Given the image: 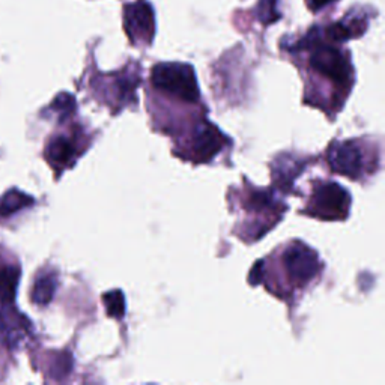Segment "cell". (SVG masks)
<instances>
[{
    "mask_svg": "<svg viewBox=\"0 0 385 385\" xmlns=\"http://www.w3.org/2000/svg\"><path fill=\"white\" fill-rule=\"evenodd\" d=\"M298 48H312V56H310V67L315 72L320 74L322 77L330 80L336 88L342 91L343 95L351 91L354 82V69L351 62L336 47L327 44H320L316 38V32L306 38Z\"/></svg>",
    "mask_w": 385,
    "mask_h": 385,
    "instance_id": "1",
    "label": "cell"
},
{
    "mask_svg": "<svg viewBox=\"0 0 385 385\" xmlns=\"http://www.w3.org/2000/svg\"><path fill=\"white\" fill-rule=\"evenodd\" d=\"M151 82L158 92L187 104H196L201 98L194 69L187 64H158L152 68Z\"/></svg>",
    "mask_w": 385,
    "mask_h": 385,
    "instance_id": "2",
    "label": "cell"
},
{
    "mask_svg": "<svg viewBox=\"0 0 385 385\" xmlns=\"http://www.w3.org/2000/svg\"><path fill=\"white\" fill-rule=\"evenodd\" d=\"M283 274L286 276L288 291L303 289L308 283H312L315 277L319 276L322 269V262L316 252L307 247L304 242L294 241L284 247V250L279 256Z\"/></svg>",
    "mask_w": 385,
    "mask_h": 385,
    "instance_id": "3",
    "label": "cell"
},
{
    "mask_svg": "<svg viewBox=\"0 0 385 385\" xmlns=\"http://www.w3.org/2000/svg\"><path fill=\"white\" fill-rule=\"evenodd\" d=\"M362 140L333 142L328 147L327 161L333 172L351 179H362L364 173L375 172L378 163L374 160L378 157H369Z\"/></svg>",
    "mask_w": 385,
    "mask_h": 385,
    "instance_id": "4",
    "label": "cell"
},
{
    "mask_svg": "<svg viewBox=\"0 0 385 385\" xmlns=\"http://www.w3.org/2000/svg\"><path fill=\"white\" fill-rule=\"evenodd\" d=\"M351 209V196L340 184L331 181L316 182L303 214L334 221L345 220Z\"/></svg>",
    "mask_w": 385,
    "mask_h": 385,
    "instance_id": "5",
    "label": "cell"
},
{
    "mask_svg": "<svg viewBox=\"0 0 385 385\" xmlns=\"http://www.w3.org/2000/svg\"><path fill=\"white\" fill-rule=\"evenodd\" d=\"M228 143L229 139L213 123H209L206 119L199 121L182 140L181 157L191 160L193 163H208L220 154Z\"/></svg>",
    "mask_w": 385,
    "mask_h": 385,
    "instance_id": "6",
    "label": "cell"
},
{
    "mask_svg": "<svg viewBox=\"0 0 385 385\" xmlns=\"http://www.w3.org/2000/svg\"><path fill=\"white\" fill-rule=\"evenodd\" d=\"M125 30L133 44H151L155 35V18L151 5L143 0L127 5Z\"/></svg>",
    "mask_w": 385,
    "mask_h": 385,
    "instance_id": "7",
    "label": "cell"
},
{
    "mask_svg": "<svg viewBox=\"0 0 385 385\" xmlns=\"http://www.w3.org/2000/svg\"><path fill=\"white\" fill-rule=\"evenodd\" d=\"M301 170H303L301 160L280 155L274 161V164H272V178H274L279 189L289 191L292 189L295 178L300 175Z\"/></svg>",
    "mask_w": 385,
    "mask_h": 385,
    "instance_id": "8",
    "label": "cell"
},
{
    "mask_svg": "<svg viewBox=\"0 0 385 385\" xmlns=\"http://www.w3.org/2000/svg\"><path fill=\"white\" fill-rule=\"evenodd\" d=\"M74 155H76V146L65 135H57L47 146V160L56 167L69 164Z\"/></svg>",
    "mask_w": 385,
    "mask_h": 385,
    "instance_id": "9",
    "label": "cell"
},
{
    "mask_svg": "<svg viewBox=\"0 0 385 385\" xmlns=\"http://www.w3.org/2000/svg\"><path fill=\"white\" fill-rule=\"evenodd\" d=\"M20 281V268L5 267L0 269V303L11 304L16 300Z\"/></svg>",
    "mask_w": 385,
    "mask_h": 385,
    "instance_id": "10",
    "label": "cell"
},
{
    "mask_svg": "<svg viewBox=\"0 0 385 385\" xmlns=\"http://www.w3.org/2000/svg\"><path fill=\"white\" fill-rule=\"evenodd\" d=\"M57 288V280L55 274H43L36 279L32 291V301L36 306H47L53 300Z\"/></svg>",
    "mask_w": 385,
    "mask_h": 385,
    "instance_id": "11",
    "label": "cell"
},
{
    "mask_svg": "<svg viewBox=\"0 0 385 385\" xmlns=\"http://www.w3.org/2000/svg\"><path fill=\"white\" fill-rule=\"evenodd\" d=\"M32 203H33V197L18 190H11L5 193L4 197L0 199V216L8 217L23 208L30 206Z\"/></svg>",
    "mask_w": 385,
    "mask_h": 385,
    "instance_id": "12",
    "label": "cell"
},
{
    "mask_svg": "<svg viewBox=\"0 0 385 385\" xmlns=\"http://www.w3.org/2000/svg\"><path fill=\"white\" fill-rule=\"evenodd\" d=\"M103 303L110 318L122 319L123 315H125V296H123L122 291H111L104 294Z\"/></svg>",
    "mask_w": 385,
    "mask_h": 385,
    "instance_id": "13",
    "label": "cell"
},
{
    "mask_svg": "<svg viewBox=\"0 0 385 385\" xmlns=\"http://www.w3.org/2000/svg\"><path fill=\"white\" fill-rule=\"evenodd\" d=\"M279 0H260L257 5V18L259 21L268 26L271 23H276L280 18V12L277 9Z\"/></svg>",
    "mask_w": 385,
    "mask_h": 385,
    "instance_id": "14",
    "label": "cell"
},
{
    "mask_svg": "<svg viewBox=\"0 0 385 385\" xmlns=\"http://www.w3.org/2000/svg\"><path fill=\"white\" fill-rule=\"evenodd\" d=\"M327 36L330 41H334V43H343L346 40H350L354 36L350 24L347 23H334L331 24V26H328L327 29Z\"/></svg>",
    "mask_w": 385,
    "mask_h": 385,
    "instance_id": "15",
    "label": "cell"
},
{
    "mask_svg": "<svg viewBox=\"0 0 385 385\" xmlns=\"http://www.w3.org/2000/svg\"><path fill=\"white\" fill-rule=\"evenodd\" d=\"M72 367V357L68 352H60L53 359V367H52V375L56 379L64 378L69 374Z\"/></svg>",
    "mask_w": 385,
    "mask_h": 385,
    "instance_id": "16",
    "label": "cell"
},
{
    "mask_svg": "<svg viewBox=\"0 0 385 385\" xmlns=\"http://www.w3.org/2000/svg\"><path fill=\"white\" fill-rule=\"evenodd\" d=\"M52 108L62 113V116L71 115L74 108H76V99L69 94H59L52 104Z\"/></svg>",
    "mask_w": 385,
    "mask_h": 385,
    "instance_id": "17",
    "label": "cell"
},
{
    "mask_svg": "<svg viewBox=\"0 0 385 385\" xmlns=\"http://www.w3.org/2000/svg\"><path fill=\"white\" fill-rule=\"evenodd\" d=\"M333 2H336V0H307V6L312 11H319Z\"/></svg>",
    "mask_w": 385,
    "mask_h": 385,
    "instance_id": "18",
    "label": "cell"
}]
</instances>
